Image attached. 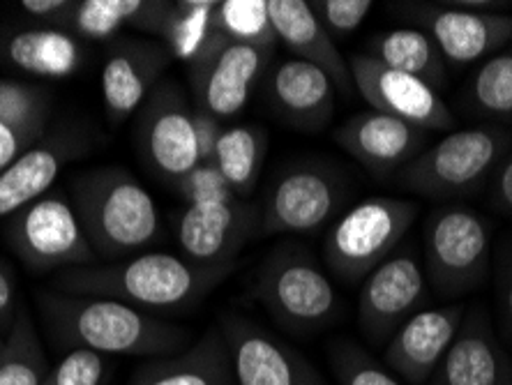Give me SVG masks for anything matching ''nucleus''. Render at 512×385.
Returning a JSON list of instances; mask_svg holds the SVG:
<instances>
[{
    "label": "nucleus",
    "mask_w": 512,
    "mask_h": 385,
    "mask_svg": "<svg viewBox=\"0 0 512 385\" xmlns=\"http://www.w3.org/2000/svg\"><path fill=\"white\" fill-rule=\"evenodd\" d=\"M37 300L44 326L67 351L88 349L104 358H164L190 344L185 328L123 300L72 296L54 289L42 291Z\"/></svg>",
    "instance_id": "obj_1"
},
{
    "label": "nucleus",
    "mask_w": 512,
    "mask_h": 385,
    "mask_svg": "<svg viewBox=\"0 0 512 385\" xmlns=\"http://www.w3.org/2000/svg\"><path fill=\"white\" fill-rule=\"evenodd\" d=\"M238 263L229 266H199L180 254L146 252L118 263L70 268L51 279L54 291L72 296L116 298L150 312H180L197 307L224 279L233 275Z\"/></svg>",
    "instance_id": "obj_2"
},
{
    "label": "nucleus",
    "mask_w": 512,
    "mask_h": 385,
    "mask_svg": "<svg viewBox=\"0 0 512 385\" xmlns=\"http://www.w3.org/2000/svg\"><path fill=\"white\" fill-rule=\"evenodd\" d=\"M72 206L100 263L153 252L164 238L155 199L123 166L81 171L72 180Z\"/></svg>",
    "instance_id": "obj_3"
},
{
    "label": "nucleus",
    "mask_w": 512,
    "mask_h": 385,
    "mask_svg": "<svg viewBox=\"0 0 512 385\" xmlns=\"http://www.w3.org/2000/svg\"><path fill=\"white\" fill-rule=\"evenodd\" d=\"M512 150V132L501 125H476L450 132L397 171V185L425 199L450 201L469 196L494 176Z\"/></svg>",
    "instance_id": "obj_4"
},
{
    "label": "nucleus",
    "mask_w": 512,
    "mask_h": 385,
    "mask_svg": "<svg viewBox=\"0 0 512 385\" xmlns=\"http://www.w3.org/2000/svg\"><path fill=\"white\" fill-rule=\"evenodd\" d=\"M254 296L284 330L296 335L328 328L342 312V300L326 270L291 240L275 245L261 261Z\"/></svg>",
    "instance_id": "obj_5"
},
{
    "label": "nucleus",
    "mask_w": 512,
    "mask_h": 385,
    "mask_svg": "<svg viewBox=\"0 0 512 385\" xmlns=\"http://www.w3.org/2000/svg\"><path fill=\"white\" fill-rule=\"evenodd\" d=\"M420 203L395 196H372L351 206L330 224L323 238V261L340 282L356 286L399 249L418 220Z\"/></svg>",
    "instance_id": "obj_6"
},
{
    "label": "nucleus",
    "mask_w": 512,
    "mask_h": 385,
    "mask_svg": "<svg viewBox=\"0 0 512 385\" xmlns=\"http://www.w3.org/2000/svg\"><path fill=\"white\" fill-rule=\"evenodd\" d=\"M425 277L443 298L483 286L492 268V224L462 203H443L425 224Z\"/></svg>",
    "instance_id": "obj_7"
},
{
    "label": "nucleus",
    "mask_w": 512,
    "mask_h": 385,
    "mask_svg": "<svg viewBox=\"0 0 512 385\" xmlns=\"http://www.w3.org/2000/svg\"><path fill=\"white\" fill-rule=\"evenodd\" d=\"M349 196L344 173L328 162L300 160L286 164L263 194L259 236L316 233L342 215Z\"/></svg>",
    "instance_id": "obj_8"
},
{
    "label": "nucleus",
    "mask_w": 512,
    "mask_h": 385,
    "mask_svg": "<svg viewBox=\"0 0 512 385\" xmlns=\"http://www.w3.org/2000/svg\"><path fill=\"white\" fill-rule=\"evenodd\" d=\"M3 236L12 252L33 273H63L70 268L95 266L97 256L81 229L72 201L65 194L47 192L7 217Z\"/></svg>",
    "instance_id": "obj_9"
},
{
    "label": "nucleus",
    "mask_w": 512,
    "mask_h": 385,
    "mask_svg": "<svg viewBox=\"0 0 512 385\" xmlns=\"http://www.w3.org/2000/svg\"><path fill=\"white\" fill-rule=\"evenodd\" d=\"M273 58L275 51L236 42L213 28L197 56L187 63L192 104L222 123L236 118L250 102L256 83L266 77Z\"/></svg>",
    "instance_id": "obj_10"
},
{
    "label": "nucleus",
    "mask_w": 512,
    "mask_h": 385,
    "mask_svg": "<svg viewBox=\"0 0 512 385\" xmlns=\"http://www.w3.org/2000/svg\"><path fill=\"white\" fill-rule=\"evenodd\" d=\"M137 143L148 169L171 187L201 164L192 102L173 79L157 83L139 109Z\"/></svg>",
    "instance_id": "obj_11"
},
{
    "label": "nucleus",
    "mask_w": 512,
    "mask_h": 385,
    "mask_svg": "<svg viewBox=\"0 0 512 385\" xmlns=\"http://www.w3.org/2000/svg\"><path fill=\"white\" fill-rule=\"evenodd\" d=\"M217 326L227 344L236 385H328L296 346L247 316L227 312Z\"/></svg>",
    "instance_id": "obj_12"
},
{
    "label": "nucleus",
    "mask_w": 512,
    "mask_h": 385,
    "mask_svg": "<svg viewBox=\"0 0 512 385\" xmlns=\"http://www.w3.org/2000/svg\"><path fill=\"white\" fill-rule=\"evenodd\" d=\"M427 277L413 249H397L365 277L358 296V326L372 344H388L395 332L425 309Z\"/></svg>",
    "instance_id": "obj_13"
},
{
    "label": "nucleus",
    "mask_w": 512,
    "mask_h": 385,
    "mask_svg": "<svg viewBox=\"0 0 512 385\" xmlns=\"http://www.w3.org/2000/svg\"><path fill=\"white\" fill-rule=\"evenodd\" d=\"M395 10L432 37L453 65L487 60L512 44V14L473 12L448 3H399Z\"/></svg>",
    "instance_id": "obj_14"
},
{
    "label": "nucleus",
    "mask_w": 512,
    "mask_h": 385,
    "mask_svg": "<svg viewBox=\"0 0 512 385\" xmlns=\"http://www.w3.org/2000/svg\"><path fill=\"white\" fill-rule=\"evenodd\" d=\"M261 208L243 199L185 206L176 220L180 256L199 266H229L259 236Z\"/></svg>",
    "instance_id": "obj_15"
},
{
    "label": "nucleus",
    "mask_w": 512,
    "mask_h": 385,
    "mask_svg": "<svg viewBox=\"0 0 512 385\" xmlns=\"http://www.w3.org/2000/svg\"><path fill=\"white\" fill-rule=\"evenodd\" d=\"M349 67L353 86L374 111L388 113L427 132H448L455 127L453 111L429 83L390 70L367 54H353Z\"/></svg>",
    "instance_id": "obj_16"
},
{
    "label": "nucleus",
    "mask_w": 512,
    "mask_h": 385,
    "mask_svg": "<svg viewBox=\"0 0 512 385\" xmlns=\"http://www.w3.org/2000/svg\"><path fill=\"white\" fill-rule=\"evenodd\" d=\"M169 49L146 37L109 40L102 65V100L111 123H123L143 107L171 63Z\"/></svg>",
    "instance_id": "obj_17"
},
{
    "label": "nucleus",
    "mask_w": 512,
    "mask_h": 385,
    "mask_svg": "<svg viewBox=\"0 0 512 385\" xmlns=\"http://www.w3.org/2000/svg\"><path fill=\"white\" fill-rule=\"evenodd\" d=\"M429 134L432 132L370 109L344 120L333 132V139L365 169L376 176H390L423 153Z\"/></svg>",
    "instance_id": "obj_18"
},
{
    "label": "nucleus",
    "mask_w": 512,
    "mask_h": 385,
    "mask_svg": "<svg viewBox=\"0 0 512 385\" xmlns=\"http://www.w3.org/2000/svg\"><path fill=\"white\" fill-rule=\"evenodd\" d=\"M464 314L466 307L459 303L420 309L386 344L383 365L411 385L429 383L453 344Z\"/></svg>",
    "instance_id": "obj_19"
},
{
    "label": "nucleus",
    "mask_w": 512,
    "mask_h": 385,
    "mask_svg": "<svg viewBox=\"0 0 512 385\" xmlns=\"http://www.w3.org/2000/svg\"><path fill=\"white\" fill-rule=\"evenodd\" d=\"M263 100L286 125L319 132L335 113V86L316 65L286 58L270 65L263 77Z\"/></svg>",
    "instance_id": "obj_20"
},
{
    "label": "nucleus",
    "mask_w": 512,
    "mask_h": 385,
    "mask_svg": "<svg viewBox=\"0 0 512 385\" xmlns=\"http://www.w3.org/2000/svg\"><path fill=\"white\" fill-rule=\"evenodd\" d=\"M427 385H512V360L483 305L464 314L462 326Z\"/></svg>",
    "instance_id": "obj_21"
},
{
    "label": "nucleus",
    "mask_w": 512,
    "mask_h": 385,
    "mask_svg": "<svg viewBox=\"0 0 512 385\" xmlns=\"http://www.w3.org/2000/svg\"><path fill=\"white\" fill-rule=\"evenodd\" d=\"M268 14L277 40L291 51L293 58L305 60L326 72L340 95L349 97L356 90L349 60L340 54L333 37L316 19L310 3L305 0H268Z\"/></svg>",
    "instance_id": "obj_22"
},
{
    "label": "nucleus",
    "mask_w": 512,
    "mask_h": 385,
    "mask_svg": "<svg viewBox=\"0 0 512 385\" xmlns=\"http://www.w3.org/2000/svg\"><path fill=\"white\" fill-rule=\"evenodd\" d=\"M79 150H84V143L77 134H47L17 162L0 171V220L17 215L28 203L47 194L63 166Z\"/></svg>",
    "instance_id": "obj_23"
},
{
    "label": "nucleus",
    "mask_w": 512,
    "mask_h": 385,
    "mask_svg": "<svg viewBox=\"0 0 512 385\" xmlns=\"http://www.w3.org/2000/svg\"><path fill=\"white\" fill-rule=\"evenodd\" d=\"M127 385H236L220 326L173 356L141 365Z\"/></svg>",
    "instance_id": "obj_24"
},
{
    "label": "nucleus",
    "mask_w": 512,
    "mask_h": 385,
    "mask_svg": "<svg viewBox=\"0 0 512 385\" xmlns=\"http://www.w3.org/2000/svg\"><path fill=\"white\" fill-rule=\"evenodd\" d=\"M49 113L47 88L0 79V171L47 137Z\"/></svg>",
    "instance_id": "obj_25"
},
{
    "label": "nucleus",
    "mask_w": 512,
    "mask_h": 385,
    "mask_svg": "<svg viewBox=\"0 0 512 385\" xmlns=\"http://www.w3.org/2000/svg\"><path fill=\"white\" fill-rule=\"evenodd\" d=\"M0 54L17 70L47 79L72 77L84 63L79 37L47 26L14 30L0 40Z\"/></svg>",
    "instance_id": "obj_26"
},
{
    "label": "nucleus",
    "mask_w": 512,
    "mask_h": 385,
    "mask_svg": "<svg viewBox=\"0 0 512 385\" xmlns=\"http://www.w3.org/2000/svg\"><path fill=\"white\" fill-rule=\"evenodd\" d=\"M367 56L439 90L446 83V58L420 28L381 30L367 42Z\"/></svg>",
    "instance_id": "obj_27"
},
{
    "label": "nucleus",
    "mask_w": 512,
    "mask_h": 385,
    "mask_svg": "<svg viewBox=\"0 0 512 385\" xmlns=\"http://www.w3.org/2000/svg\"><path fill=\"white\" fill-rule=\"evenodd\" d=\"M268 153V134L259 125H231L217 143L213 164L238 199L250 201Z\"/></svg>",
    "instance_id": "obj_28"
},
{
    "label": "nucleus",
    "mask_w": 512,
    "mask_h": 385,
    "mask_svg": "<svg viewBox=\"0 0 512 385\" xmlns=\"http://www.w3.org/2000/svg\"><path fill=\"white\" fill-rule=\"evenodd\" d=\"M466 109L492 125H512V44L473 72L464 93Z\"/></svg>",
    "instance_id": "obj_29"
},
{
    "label": "nucleus",
    "mask_w": 512,
    "mask_h": 385,
    "mask_svg": "<svg viewBox=\"0 0 512 385\" xmlns=\"http://www.w3.org/2000/svg\"><path fill=\"white\" fill-rule=\"evenodd\" d=\"M51 372L40 335L26 309H19L17 321L0 349V385H44Z\"/></svg>",
    "instance_id": "obj_30"
},
{
    "label": "nucleus",
    "mask_w": 512,
    "mask_h": 385,
    "mask_svg": "<svg viewBox=\"0 0 512 385\" xmlns=\"http://www.w3.org/2000/svg\"><path fill=\"white\" fill-rule=\"evenodd\" d=\"M213 28L256 49L275 51L280 44L268 14V0H217Z\"/></svg>",
    "instance_id": "obj_31"
},
{
    "label": "nucleus",
    "mask_w": 512,
    "mask_h": 385,
    "mask_svg": "<svg viewBox=\"0 0 512 385\" xmlns=\"http://www.w3.org/2000/svg\"><path fill=\"white\" fill-rule=\"evenodd\" d=\"M217 0H178L173 3L171 14L162 33V44L173 58L190 60L197 56L213 33V10Z\"/></svg>",
    "instance_id": "obj_32"
},
{
    "label": "nucleus",
    "mask_w": 512,
    "mask_h": 385,
    "mask_svg": "<svg viewBox=\"0 0 512 385\" xmlns=\"http://www.w3.org/2000/svg\"><path fill=\"white\" fill-rule=\"evenodd\" d=\"M337 385H402L390 369L360 344L335 342L328 351Z\"/></svg>",
    "instance_id": "obj_33"
},
{
    "label": "nucleus",
    "mask_w": 512,
    "mask_h": 385,
    "mask_svg": "<svg viewBox=\"0 0 512 385\" xmlns=\"http://www.w3.org/2000/svg\"><path fill=\"white\" fill-rule=\"evenodd\" d=\"M173 192H176L187 206H203V203L238 199V196H233L227 180H224L220 169H217L213 162L199 164L197 169H192L185 178H180L178 183L173 185Z\"/></svg>",
    "instance_id": "obj_34"
},
{
    "label": "nucleus",
    "mask_w": 512,
    "mask_h": 385,
    "mask_svg": "<svg viewBox=\"0 0 512 385\" xmlns=\"http://www.w3.org/2000/svg\"><path fill=\"white\" fill-rule=\"evenodd\" d=\"M107 360L88 349H72L51 369L44 385H102Z\"/></svg>",
    "instance_id": "obj_35"
},
{
    "label": "nucleus",
    "mask_w": 512,
    "mask_h": 385,
    "mask_svg": "<svg viewBox=\"0 0 512 385\" xmlns=\"http://www.w3.org/2000/svg\"><path fill=\"white\" fill-rule=\"evenodd\" d=\"M310 7L330 37H349L370 17L374 3L372 0H312Z\"/></svg>",
    "instance_id": "obj_36"
},
{
    "label": "nucleus",
    "mask_w": 512,
    "mask_h": 385,
    "mask_svg": "<svg viewBox=\"0 0 512 385\" xmlns=\"http://www.w3.org/2000/svg\"><path fill=\"white\" fill-rule=\"evenodd\" d=\"M21 12L47 28L67 30L77 0H21Z\"/></svg>",
    "instance_id": "obj_37"
},
{
    "label": "nucleus",
    "mask_w": 512,
    "mask_h": 385,
    "mask_svg": "<svg viewBox=\"0 0 512 385\" xmlns=\"http://www.w3.org/2000/svg\"><path fill=\"white\" fill-rule=\"evenodd\" d=\"M192 118H194V134H197L199 160L201 164H210L215 157L217 143H220L227 127H224L222 120H217L213 113L194 107V104H192Z\"/></svg>",
    "instance_id": "obj_38"
},
{
    "label": "nucleus",
    "mask_w": 512,
    "mask_h": 385,
    "mask_svg": "<svg viewBox=\"0 0 512 385\" xmlns=\"http://www.w3.org/2000/svg\"><path fill=\"white\" fill-rule=\"evenodd\" d=\"M17 284H14L12 270L0 261V335L7 337L17 321Z\"/></svg>",
    "instance_id": "obj_39"
},
{
    "label": "nucleus",
    "mask_w": 512,
    "mask_h": 385,
    "mask_svg": "<svg viewBox=\"0 0 512 385\" xmlns=\"http://www.w3.org/2000/svg\"><path fill=\"white\" fill-rule=\"evenodd\" d=\"M496 305H499L501 328L512 342V259H508L501 266L499 289H496Z\"/></svg>",
    "instance_id": "obj_40"
},
{
    "label": "nucleus",
    "mask_w": 512,
    "mask_h": 385,
    "mask_svg": "<svg viewBox=\"0 0 512 385\" xmlns=\"http://www.w3.org/2000/svg\"><path fill=\"white\" fill-rule=\"evenodd\" d=\"M492 196L506 213H512V150L496 166L492 176Z\"/></svg>",
    "instance_id": "obj_41"
},
{
    "label": "nucleus",
    "mask_w": 512,
    "mask_h": 385,
    "mask_svg": "<svg viewBox=\"0 0 512 385\" xmlns=\"http://www.w3.org/2000/svg\"><path fill=\"white\" fill-rule=\"evenodd\" d=\"M3 344H5V337H3V335H0V349H3Z\"/></svg>",
    "instance_id": "obj_42"
}]
</instances>
